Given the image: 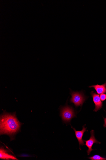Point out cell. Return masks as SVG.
<instances>
[{"label": "cell", "instance_id": "obj_9", "mask_svg": "<svg viewBox=\"0 0 106 160\" xmlns=\"http://www.w3.org/2000/svg\"><path fill=\"white\" fill-rule=\"evenodd\" d=\"M91 160H106V158H103L98 155H95L92 157L89 158Z\"/></svg>", "mask_w": 106, "mask_h": 160}, {"label": "cell", "instance_id": "obj_8", "mask_svg": "<svg viewBox=\"0 0 106 160\" xmlns=\"http://www.w3.org/2000/svg\"><path fill=\"white\" fill-rule=\"evenodd\" d=\"M89 88L93 87L96 91L98 94L102 93H106V82L105 83L102 85L97 84L89 87Z\"/></svg>", "mask_w": 106, "mask_h": 160}, {"label": "cell", "instance_id": "obj_4", "mask_svg": "<svg viewBox=\"0 0 106 160\" xmlns=\"http://www.w3.org/2000/svg\"><path fill=\"white\" fill-rule=\"evenodd\" d=\"M91 136L89 140L87 141L84 140L85 142V145L88 148V150L87 151L88 155H89L91 152L93 151L92 149V147L94 143H99L100 142L98 141L95 138L94 136V130H92L90 132Z\"/></svg>", "mask_w": 106, "mask_h": 160}, {"label": "cell", "instance_id": "obj_6", "mask_svg": "<svg viewBox=\"0 0 106 160\" xmlns=\"http://www.w3.org/2000/svg\"><path fill=\"white\" fill-rule=\"evenodd\" d=\"M85 125L83 126V129L81 131H77L75 129L72 127L71 128L74 130L76 137L80 145V148L81 145L82 146L85 145L84 141L83 140V137L85 132L87 131L86 130V128H85Z\"/></svg>", "mask_w": 106, "mask_h": 160}, {"label": "cell", "instance_id": "obj_2", "mask_svg": "<svg viewBox=\"0 0 106 160\" xmlns=\"http://www.w3.org/2000/svg\"><path fill=\"white\" fill-rule=\"evenodd\" d=\"M61 117L63 121L65 122H69L74 117L75 115L72 108L67 106L61 108Z\"/></svg>", "mask_w": 106, "mask_h": 160}, {"label": "cell", "instance_id": "obj_3", "mask_svg": "<svg viewBox=\"0 0 106 160\" xmlns=\"http://www.w3.org/2000/svg\"><path fill=\"white\" fill-rule=\"evenodd\" d=\"M71 94V102L73 103L75 106H81L85 100L83 94L81 92H72Z\"/></svg>", "mask_w": 106, "mask_h": 160}, {"label": "cell", "instance_id": "obj_10", "mask_svg": "<svg viewBox=\"0 0 106 160\" xmlns=\"http://www.w3.org/2000/svg\"><path fill=\"white\" fill-rule=\"evenodd\" d=\"M100 97L102 101H104L106 99V95L104 93L101 94Z\"/></svg>", "mask_w": 106, "mask_h": 160}, {"label": "cell", "instance_id": "obj_11", "mask_svg": "<svg viewBox=\"0 0 106 160\" xmlns=\"http://www.w3.org/2000/svg\"><path fill=\"white\" fill-rule=\"evenodd\" d=\"M104 127L106 128V118H104Z\"/></svg>", "mask_w": 106, "mask_h": 160}, {"label": "cell", "instance_id": "obj_1", "mask_svg": "<svg viewBox=\"0 0 106 160\" xmlns=\"http://www.w3.org/2000/svg\"><path fill=\"white\" fill-rule=\"evenodd\" d=\"M0 134H7L11 139L20 130L21 123L15 113H10L4 112L1 115L0 120Z\"/></svg>", "mask_w": 106, "mask_h": 160}, {"label": "cell", "instance_id": "obj_5", "mask_svg": "<svg viewBox=\"0 0 106 160\" xmlns=\"http://www.w3.org/2000/svg\"><path fill=\"white\" fill-rule=\"evenodd\" d=\"M90 94L93 98V101L95 105V109L94 111L97 112L102 108L103 106L102 102L101 101L99 95L96 94L93 91L90 93Z\"/></svg>", "mask_w": 106, "mask_h": 160}, {"label": "cell", "instance_id": "obj_7", "mask_svg": "<svg viewBox=\"0 0 106 160\" xmlns=\"http://www.w3.org/2000/svg\"><path fill=\"white\" fill-rule=\"evenodd\" d=\"M0 158L5 160H18L16 157L9 154L7 150L2 148L0 150Z\"/></svg>", "mask_w": 106, "mask_h": 160}]
</instances>
